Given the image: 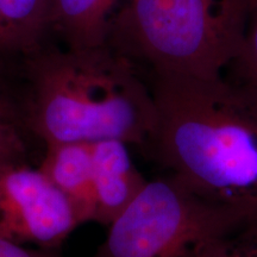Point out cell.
Returning a JSON list of instances; mask_svg holds the SVG:
<instances>
[{"instance_id": "obj_1", "label": "cell", "mask_w": 257, "mask_h": 257, "mask_svg": "<svg viewBox=\"0 0 257 257\" xmlns=\"http://www.w3.org/2000/svg\"><path fill=\"white\" fill-rule=\"evenodd\" d=\"M157 123L149 149L202 200L257 217V93L217 78L154 75Z\"/></svg>"}, {"instance_id": "obj_2", "label": "cell", "mask_w": 257, "mask_h": 257, "mask_svg": "<svg viewBox=\"0 0 257 257\" xmlns=\"http://www.w3.org/2000/svg\"><path fill=\"white\" fill-rule=\"evenodd\" d=\"M28 125L46 146L117 140L149 149L157 123L137 64L104 44L34 56Z\"/></svg>"}, {"instance_id": "obj_3", "label": "cell", "mask_w": 257, "mask_h": 257, "mask_svg": "<svg viewBox=\"0 0 257 257\" xmlns=\"http://www.w3.org/2000/svg\"><path fill=\"white\" fill-rule=\"evenodd\" d=\"M249 0H126L107 44L154 75L217 78L242 49Z\"/></svg>"}, {"instance_id": "obj_4", "label": "cell", "mask_w": 257, "mask_h": 257, "mask_svg": "<svg viewBox=\"0 0 257 257\" xmlns=\"http://www.w3.org/2000/svg\"><path fill=\"white\" fill-rule=\"evenodd\" d=\"M245 220L202 200L168 174L147 182L108 226L93 257H199L212 240Z\"/></svg>"}, {"instance_id": "obj_5", "label": "cell", "mask_w": 257, "mask_h": 257, "mask_svg": "<svg viewBox=\"0 0 257 257\" xmlns=\"http://www.w3.org/2000/svg\"><path fill=\"white\" fill-rule=\"evenodd\" d=\"M80 221L66 197L40 168L0 163V238L56 250Z\"/></svg>"}, {"instance_id": "obj_6", "label": "cell", "mask_w": 257, "mask_h": 257, "mask_svg": "<svg viewBox=\"0 0 257 257\" xmlns=\"http://www.w3.org/2000/svg\"><path fill=\"white\" fill-rule=\"evenodd\" d=\"M94 181V221L110 226L146 187L148 180L135 166L126 143L102 140L91 143Z\"/></svg>"}, {"instance_id": "obj_7", "label": "cell", "mask_w": 257, "mask_h": 257, "mask_svg": "<svg viewBox=\"0 0 257 257\" xmlns=\"http://www.w3.org/2000/svg\"><path fill=\"white\" fill-rule=\"evenodd\" d=\"M72 205L80 224L93 223L95 213L91 143L48 146L38 167Z\"/></svg>"}, {"instance_id": "obj_8", "label": "cell", "mask_w": 257, "mask_h": 257, "mask_svg": "<svg viewBox=\"0 0 257 257\" xmlns=\"http://www.w3.org/2000/svg\"><path fill=\"white\" fill-rule=\"evenodd\" d=\"M118 0H49V14L70 48L107 44L113 9Z\"/></svg>"}, {"instance_id": "obj_9", "label": "cell", "mask_w": 257, "mask_h": 257, "mask_svg": "<svg viewBox=\"0 0 257 257\" xmlns=\"http://www.w3.org/2000/svg\"><path fill=\"white\" fill-rule=\"evenodd\" d=\"M49 0H0V50H29L37 43Z\"/></svg>"}, {"instance_id": "obj_10", "label": "cell", "mask_w": 257, "mask_h": 257, "mask_svg": "<svg viewBox=\"0 0 257 257\" xmlns=\"http://www.w3.org/2000/svg\"><path fill=\"white\" fill-rule=\"evenodd\" d=\"M199 257H257V217L212 240Z\"/></svg>"}, {"instance_id": "obj_11", "label": "cell", "mask_w": 257, "mask_h": 257, "mask_svg": "<svg viewBox=\"0 0 257 257\" xmlns=\"http://www.w3.org/2000/svg\"><path fill=\"white\" fill-rule=\"evenodd\" d=\"M230 66L237 75L233 80L257 93V0H249L242 49Z\"/></svg>"}, {"instance_id": "obj_12", "label": "cell", "mask_w": 257, "mask_h": 257, "mask_svg": "<svg viewBox=\"0 0 257 257\" xmlns=\"http://www.w3.org/2000/svg\"><path fill=\"white\" fill-rule=\"evenodd\" d=\"M25 144L12 121L0 120V163L23 161Z\"/></svg>"}, {"instance_id": "obj_13", "label": "cell", "mask_w": 257, "mask_h": 257, "mask_svg": "<svg viewBox=\"0 0 257 257\" xmlns=\"http://www.w3.org/2000/svg\"><path fill=\"white\" fill-rule=\"evenodd\" d=\"M0 257H62L56 250L41 249L36 246L21 245L0 238Z\"/></svg>"}, {"instance_id": "obj_14", "label": "cell", "mask_w": 257, "mask_h": 257, "mask_svg": "<svg viewBox=\"0 0 257 257\" xmlns=\"http://www.w3.org/2000/svg\"><path fill=\"white\" fill-rule=\"evenodd\" d=\"M15 118L14 106L9 101L8 96L4 94V92L0 88V120L12 121Z\"/></svg>"}]
</instances>
